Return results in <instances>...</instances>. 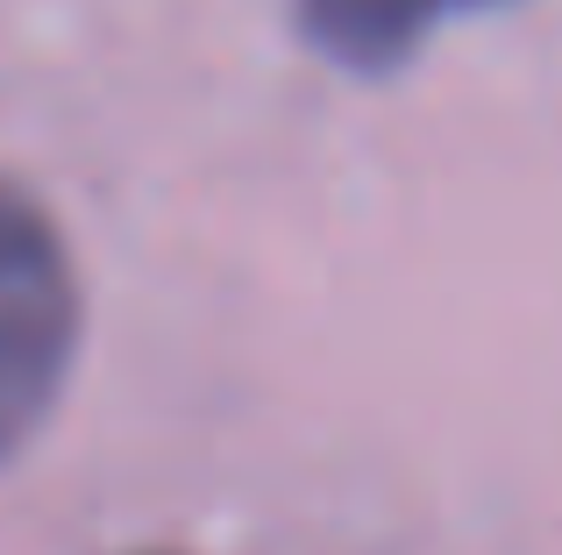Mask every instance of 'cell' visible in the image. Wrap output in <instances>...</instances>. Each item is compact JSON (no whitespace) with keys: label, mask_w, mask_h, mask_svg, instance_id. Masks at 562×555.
I'll list each match as a JSON object with an SVG mask.
<instances>
[{"label":"cell","mask_w":562,"mask_h":555,"mask_svg":"<svg viewBox=\"0 0 562 555\" xmlns=\"http://www.w3.org/2000/svg\"><path fill=\"white\" fill-rule=\"evenodd\" d=\"M86 342V285L57 222L0 179V463L57 414Z\"/></svg>","instance_id":"obj_1"},{"label":"cell","mask_w":562,"mask_h":555,"mask_svg":"<svg viewBox=\"0 0 562 555\" xmlns=\"http://www.w3.org/2000/svg\"><path fill=\"white\" fill-rule=\"evenodd\" d=\"M492 8H506V0H285V22L300 29V43L314 57L384 79V71L413 65L441 29Z\"/></svg>","instance_id":"obj_2"},{"label":"cell","mask_w":562,"mask_h":555,"mask_svg":"<svg viewBox=\"0 0 562 555\" xmlns=\"http://www.w3.org/2000/svg\"><path fill=\"white\" fill-rule=\"evenodd\" d=\"M143 555H171V548H143Z\"/></svg>","instance_id":"obj_3"}]
</instances>
